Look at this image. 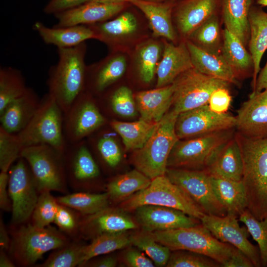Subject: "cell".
Segmentation results:
<instances>
[{"label":"cell","mask_w":267,"mask_h":267,"mask_svg":"<svg viewBox=\"0 0 267 267\" xmlns=\"http://www.w3.org/2000/svg\"><path fill=\"white\" fill-rule=\"evenodd\" d=\"M243 164L247 209L258 220L267 217V137L252 139L236 132Z\"/></svg>","instance_id":"cell-1"},{"label":"cell","mask_w":267,"mask_h":267,"mask_svg":"<svg viewBox=\"0 0 267 267\" xmlns=\"http://www.w3.org/2000/svg\"><path fill=\"white\" fill-rule=\"evenodd\" d=\"M58 61L49 70L48 93L64 113L75 99L86 90L87 67L85 42L68 48H57Z\"/></svg>","instance_id":"cell-2"},{"label":"cell","mask_w":267,"mask_h":267,"mask_svg":"<svg viewBox=\"0 0 267 267\" xmlns=\"http://www.w3.org/2000/svg\"><path fill=\"white\" fill-rule=\"evenodd\" d=\"M10 244L7 252L15 265L31 267L46 253L64 246L72 239L50 225L39 227L30 221L11 225Z\"/></svg>","instance_id":"cell-3"},{"label":"cell","mask_w":267,"mask_h":267,"mask_svg":"<svg viewBox=\"0 0 267 267\" xmlns=\"http://www.w3.org/2000/svg\"><path fill=\"white\" fill-rule=\"evenodd\" d=\"M178 114L172 109L169 110L144 145L134 151L131 156L135 168L151 180L166 174L169 156L179 139L175 131Z\"/></svg>","instance_id":"cell-4"},{"label":"cell","mask_w":267,"mask_h":267,"mask_svg":"<svg viewBox=\"0 0 267 267\" xmlns=\"http://www.w3.org/2000/svg\"><path fill=\"white\" fill-rule=\"evenodd\" d=\"M64 112L48 92L41 98L35 115L17 135L23 147L40 144L51 146L63 154L68 143L64 133Z\"/></svg>","instance_id":"cell-5"},{"label":"cell","mask_w":267,"mask_h":267,"mask_svg":"<svg viewBox=\"0 0 267 267\" xmlns=\"http://www.w3.org/2000/svg\"><path fill=\"white\" fill-rule=\"evenodd\" d=\"M156 240L171 251L187 250L211 258L222 265L239 251L216 238L202 223L193 226L152 232Z\"/></svg>","instance_id":"cell-6"},{"label":"cell","mask_w":267,"mask_h":267,"mask_svg":"<svg viewBox=\"0 0 267 267\" xmlns=\"http://www.w3.org/2000/svg\"><path fill=\"white\" fill-rule=\"evenodd\" d=\"M145 205L175 208L200 220L205 215L203 210L165 175L152 179L147 187L121 202L118 207L129 212Z\"/></svg>","instance_id":"cell-7"},{"label":"cell","mask_w":267,"mask_h":267,"mask_svg":"<svg viewBox=\"0 0 267 267\" xmlns=\"http://www.w3.org/2000/svg\"><path fill=\"white\" fill-rule=\"evenodd\" d=\"M235 128L178 139L173 147L167 168L204 170L215 153L235 134Z\"/></svg>","instance_id":"cell-8"},{"label":"cell","mask_w":267,"mask_h":267,"mask_svg":"<svg viewBox=\"0 0 267 267\" xmlns=\"http://www.w3.org/2000/svg\"><path fill=\"white\" fill-rule=\"evenodd\" d=\"M21 157L28 163L39 193L45 190L69 193L62 153L40 144L23 148Z\"/></svg>","instance_id":"cell-9"},{"label":"cell","mask_w":267,"mask_h":267,"mask_svg":"<svg viewBox=\"0 0 267 267\" xmlns=\"http://www.w3.org/2000/svg\"><path fill=\"white\" fill-rule=\"evenodd\" d=\"M173 84L174 91L171 107L179 114L208 104L215 90L228 88L230 83L204 74L193 67L179 75Z\"/></svg>","instance_id":"cell-10"},{"label":"cell","mask_w":267,"mask_h":267,"mask_svg":"<svg viewBox=\"0 0 267 267\" xmlns=\"http://www.w3.org/2000/svg\"><path fill=\"white\" fill-rule=\"evenodd\" d=\"M8 189L12 202V225L30 221L39 192L30 168L20 157L10 167Z\"/></svg>","instance_id":"cell-11"},{"label":"cell","mask_w":267,"mask_h":267,"mask_svg":"<svg viewBox=\"0 0 267 267\" xmlns=\"http://www.w3.org/2000/svg\"><path fill=\"white\" fill-rule=\"evenodd\" d=\"M90 93L85 90L64 113V133L68 143L86 139L107 120Z\"/></svg>","instance_id":"cell-12"},{"label":"cell","mask_w":267,"mask_h":267,"mask_svg":"<svg viewBox=\"0 0 267 267\" xmlns=\"http://www.w3.org/2000/svg\"><path fill=\"white\" fill-rule=\"evenodd\" d=\"M165 175L182 189L205 214L220 217L227 215L213 191L211 176L205 170L168 168Z\"/></svg>","instance_id":"cell-13"},{"label":"cell","mask_w":267,"mask_h":267,"mask_svg":"<svg viewBox=\"0 0 267 267\" xmlns=\"http://www.w3.org/2000/svg\"><path fill=\"white\" fill-rule=\"evenodd\" d=\"M63 158L68 187L75 192H89L90 185L100 178L101 172L86 140L68 143Z\"/></svg>","instance_id":"cell-14"},{"label":"cell","mask_w":267,"mask_h":267,"mask_svg":"<svg viewBox=\"0 0 267 267\" xmlns=\"http://www.w3.org/2000/svg\"><path fill=\"white\" fill-rule=\"evenodd\" d=\"M236 118L227 113H218L205 105L179 113L175 131L179 139L235 128Z\"/></svg>","instance_id":"cell-15"},{"label":"cell","mask_w":267,"mask_h":267,"mask_svg":"<svg viewBox=\"0 0 267 267\" xmlns=\"http://www.w3.org/2000/svg\"><path fill=\"white\" fill-rule=\"evenodd\" d=\"M200 220L216 238L240 251L254 267H262L259 247L248 239L250 233L246 227L240 226L237 217L229 215L220 217L205 214Z\"/></svg>","instance_id":"cell-16"},{"label":"cell","mask_w":267,"mask_h":267,"mask_svg":"<svg viewBox=\"0 0 267 267\" xmlns=\"http://www.w3.org/2000/svg\"><path fill=\"white\" fill-rule=\"evenodd\" d=\"M119 207L110 205L94 214L82 215L79 227V238L92 240L108 233L127 232L137 229L139 226L135 218Z\"/></svg>","instance_id":"cell-17"},{"label":"cell","mask_w":267,"mask_h":267,"mask_svg":"<svg viewBox=\"0 0 267 267\" xmlns=\"http://www.w3.org/2000/svg\"><path fill=\"white\" fill-rule=\"evenodd\" d=\"M134 212L139 227L151 232L188 227L201 223L199 219L179 210L165 206L142 205Z\"/></svg>","instance_id":"cell-18"},{"label":"cell","mask_w":267,"mask_h":267,"mask_svg":"<svg viewBox=\"0 0 267 267\" xmlns=\"http://www.w3.org/2000/svg\"><path fill=\"white\" fill-rule=\"evenodd\" d=\"M237 113V133L252 139L267 137V89L251 93Z\"/></svg>","instance_id":"cell-19"},{"label":"cell","mask_w":267,"mask_h":267,"mask_svg":"<svg viewBox=\"0 0 267 267\" xmlns=\"http://www.w3.org/2000/svg\"><path fill=\"white\" fill-rule=\"evenodd\" d=\"M124 7V2H86L55 14L58 22L53 26L64 27L103 22L120 12Z\"/></svg>","instance_id":"cell-20"},{"label":"cell","mask_w":267,"mask_h":267,"mask_svg":"<svg viewBox=\"0 0 267 267\" xmlns=\"http://www.w3.org/2000/svg\"><path fill=\"white\" fill-rule=\"evenodd\" d=\"M41 99L31 88L10 102L0 113V126L13 134L21 132L39 108Z\"/></svg>","instance_id":"cell-21"},{"label":"cell","mask_w":267,"mask_h":267,"mask_svg":"<svg viewBox=\"0 0 267 267\" xmlns=\"http://www.w3.org/2000/svg\"><path fill=\"white\" fill-rule=\"evenodd\" d=\"M204 170L212 177L242 180L243 164L235 134L215 153Z\"/></svg>","instance_id":"cell-22"},{"label":"cell","mask_w":267,"mask_h":267,"mask_svg":"<svg viewBox=\"0 0 267 267\" xmlns=\"http://www.w3.org/2000/svg\"><path fill=\"white\" fill-rule=\"evenodd\" d=\"M193 67L186 44L175 45L166 42L162 59L157 67V88L172 84L181 73Z\"/></svg>","instance_id":"cell-23"},{"label":"cell","mask_w":267,"mask_h":267,"mask_svg":"<svg viewBox=\"0 0 267 267\" xmlns=\"http://www.w3.org/2000/svg\"><path fill=\"white\" fill-rule=\"evenodd\" d=\"M174 91V85L141 91L134 96L140 119L148 122L158 123L172 106Z\"/></svg>","instance_id":"cell-24"},{"label":"cell","mask_w":267,"mask_h":267,"mask_svg":"<svg viewBox=\"0 0 267 267\" xmlns=\"http://www.w3.org/2000/svg\"><path fill=\"white\" fill-rule=\"evenodd\" d=\"M33 27L44 43L54 45L57 48L73 47L87 40L96 38L91 27L85 25L50 28L37 21Z\"/></svg>","instance_id":"cell-25"},{"label":"cell","mask_w":267,"mask_h":267,"mask_svg":"<svg viewBox=\"0 0 267 267\" xmlns=\"http://www.w3.org/2000/svg\"><path fill=\"white\" fill-rule=\"evenodd\" d=\"M219 0H186L178 8L176 20L178 28L189 37L200 26L216 14Z\"/></svg>","instance_id":"cell-26"},{"label":"cell","mask_w":267,"mask_h":267,"mask_svg":"<svg viewBox=\"0 0 267 267\" xmlns=\"http://www.w3.org/2000/svg\"><path fill=\"white\" fill-rule=\"evenodd\" d=\"M189 50L193 67L200 72L215 77L230 84H236V77L222 54L206 51L193 42L187 41Z\"/></svg>","instance_id":"cell-27"},{"label":"cell","mask_w":267,"mask_h":267,"mask_svg":"<svg viewBox=\"0 0 267 267\" xmlns=\"http://www.w3.org/2000/svg\"><path fill=\"white\" fill-rule=\"evenodd\" d=\"M250 29L249 47L253 63L252 89L255 88L260 63L267 49V13L261 9L252 8L249 12Z\"/></svg>","instance_id":"cell-28"},{"label":"cell","mask_w":267,"mask_h":267,"mask_svg":"<svg viewBox=\"0 0 267 267\" xmlns=\"http://www.w3.org/2000/svg\"><path fill=\"white\" fill-rule=\"evenodd\" d=\"M211 180L215 194L225 209L227 215L238 218L247 209L246 193L242 180L212 176Z\"/></svg>","instance_id":"cell-29"},{"label":"cell","mask_w":267,"mask_h":267,"mask_svg":"<svg viewBox=\"0 0 267 267\" xmlns=\"http://www.w3.org/2000/svg\"><path fill=\"white\" fill-rule=\"evenodd\" d=\"M128 1L144 14L154 36L162 37L170 41L175 40L176 34L171 20V5L145 0H129Z\"/></svg>","instance_id":"cell-30"},{"label":"cell","mask_w":267,"mask_h":267,"mask_svg":"<svg viewBox=\"0 0 267 267\" xmlns=\"http://www.w3.org/2000/svg\"><path fill=\"white\" fill-rule=\"evenodd\" d=\"M151 179L134 169L110 179L105 185L110 203H121L147 187Z\"/></svg>","instance_id":"cell-31"},{"label":"cell","mask_w":267,"mask_h":267,"mask_svg":"<svg viewBox=\"0 0 267 267\" xmlns=\"http://www.w3.org/2000/svg\"><path fill=\"white\" fill-rule=\"evenodd\" d=\"M126 69V61L123 56L107 60L91 73L86 71V90L103 93L123 76Z\"/></svg>","instance_id":"cell-32"},{"label":"cell","mask_w":267,"mask_h":267,"mask_svg":"<svg viewBox=\"0 0 267 267\" xmlns=\"http://www.w3.org/2000/svg\"><path fill=\"white\" fill-rule=\"evenodd\" d=\"M250 0H223L222 16L225 29L245 45L250 35Z\"/></svg>","instance_id":"cell-33"},{"label":"cell","mask_w":267,"mask_h":267,"mask_svg":"<svg viewBox=\"0 0 267 267\" xmlns=\"http://www.w3.org/2000/svg\"><path fill=\"white\" fill-rule=\"evenodd\" d=\"M110 128L122 137L127 150L135 151L141 148L153 133L157 123L141 119L133 122L117 120L109 122Z\"/></svg>","instance_id":"cell-34"},{"label":"cell","mask_w":267,"mask_h":267,"mask_svg":"<svg viewBox=\"0 0 267 267\" xmlns=\"http://www.w3.org/2000/svg\"><path fill=\"white\" fill-rule=\"evenodd\" d=\"M222 55L233 71L236 78L246 75L252 68V56L242 42L225 28Z\"/></svg>","instance_id":"cell-35"},{"label":"cell","mask_w":267,"mask_h":267,"mask_svg":"<svg viewBox=\"0 0 267 267\" xmlns=\"http://www.w3.org/2000/svg\"><path fill=\"white\" fill-rule=\"evenodd\" d=\"M56 198L59 204L69 207L83 215L94 214L109 206L111 203L106 192L76 191Z\"/></svg>","instance_id":"cell-36"},{"label":"cell","mask_w":267,"mask_h":267,"mask_svg":"<svg viewBox=\"0 0 267 267\" xmlns=\"http://www.w3.org/2000/svg\"><path fill=\"white\" fill-rule=\"evenodd\" d=\"M130 245V234L127 232L99 235L91 240L89 244H86L84 251V261L81 265L91 258L126 248Z\"/></svg>","instance_id":"cell-37"},{"label":"cell","mask_w":267,"mask_h":267,"mask_svg":"<svg viewBox=\"0 0 267 267\" xmlns=\"http://www.w3.org/2000/svg\"><path fill=\"white\" fill-rule=\"evenodd\" d=\"M85 245V244L81 242V239H72L64 246L53 250L43 263L36 267H80L84 261Z\"/></svg>","instance_id":"cell-38"},{"label":"cell","mask_w":267,"mask_h":267,"mask_svg":"<svg viewBox=\"0 0 267 267\" xmlns=\"http://www.w3.org/2000/svg\"><path fill=\"white\" fill-rule=\"evenodd\" d=\"M131 245L143 251L157 267L166 266L169 261L171 250L159 243L152 232L141 229L130 234Z\"/></svg>","instance_id":"cell-39"},{"label":"cell","mask_w":267,"mask_h":267,"mask_svg":"<svg viewBox=\"0 0 267 267\" xmlns=\"http://www.w3.org/2000/svg\"><path fill=\"white\" fill-rule=\"evenodd\" d=\"M24 78L19 70L11 67L0 68V113L26 90Z\"/></svg>","instance_id":"cell-40"},{"label":"cell","mask_w":267,"mask_h":267,"mask_svg":"<svg viewBox=\"0 0 267 267\" xmlns=\"http://www.w3.org/2000/svg\"><path fill=\"white\" fill-rule=\"evenodd\" d=\"M95 137L90 135L86 141L92 145L103 164L109 168H116L120 163L122 153L120 147L113 136L108 131H103Z\"/></svg>","instance_id":"cell-41"},{"label":"cell","mask_w":267,"mask_h":267,"mask_svg":"<svg viewBox=\"0 0 267 267\" xmlns=\"http://www.w3.org/2000/svg\"><path fill=\"white\" fill-rule=\"evenodd\" d=\"M137 28V20L134 15L129 12H125L112 20L103 22L95 28L91 27L96 38L107 40L131 34Z\"/></svg>","instance_id":"cell-42"},{"label":"cell","mask_w":267,"mask_h":267,"mask_svg":"<svg viewBox=\"0 0 267 267\" xmlns=\"http://www.w3.org/2000/svg\"><path fill=\"white\" fill-rule=\"evenodd\" d=\"M193 43L210 52L220 53V32L218 17L216 14L197 28L189 36Z\"/></svg>","instance_id":"cell-43"},{"label":"cell","mask_w":267,"mask_h":267,"mask_svg":"<svg viewBox=\"0 0 267 267\" xmlns=\"http://www.w3.org/2000/svg\"><path fill=\"white\" fill-rule=\"evenodd\" d=\"M48 190L39 193L30 222L39 227H45L54 222L59 203Z\"/></svg>","instance_id":"cell-44"},{"label":"cell","mask_w":267,"mask_h":267,"mask_svg":"<svg viewBox=\"0 0 267 267\" xmlns=\"http://www.w3.org/2000/svg\"><path fill=\"white\" fill-rule=\"evenodd\" d=\"M238 218L245 224L250 234L258 243L262 267H267V217L259 221L246 209Z\"/></svg>","instance_id":"cell-45"},{"label":"cell","mask_w":267,"mask_h":267,"mask_svg":"<svg viewBox=\"0 0 267 267\" xmlns=\"http://www.w3.org/2000/svg\"><path fill=\"white\" fill-rule=\"evenodd\" d=\"M23 147L17 134L9 133L0 126V169L8 172L20 157Z\"/></svg>","instance_id":"cell-46"},{"label":"cell","mask_w":267,"mask_h":267,"mask_svg":"<svg viewBox=\"0 0 267 267\" xmlns=\"http://www.w3.org/2000/svg\"><path fill=\"white\" fill-rule=\"evenodd\" d=\"M107 98L108 107L113 113L124 117H133L136 115L135 101L129 88L120 87Z\"/></svg>","instance_id":"cell-47"},{"label":"cell","mask_w":267,"mask_h":267,"mask_svg":"<svg viewBox=\"0 0 267 267\" xmlns=\"http://www.w3.org/2000/svg\"><path fill=\"white\" fill-rule=\"evenodd\" d=\"M173 251L166 267H222L221 264L203 254L182 250Z\"/></svg>","instance_id":"cell-48"},{"label":"cell","mask_w":267,"mask_h":267,"mask_svg":"<svg viewBox=\"0 0 267 267\" xmlns=\"http://www.w3.org/2000/svg\"><path fill=\"white\" fill-rule=\"evenodd\" d=\"M160 53L159 45L150 42L143 45L138 53V71L140 78L146 83L153 79Z\"/></svg>","instance_id":"cell-49"},{"label":"cell","mask_w":267,"mask_h":267,"mask_svg":"<svg viewBox=\"0 0 267 267\" xmlns=\"http://www.w3.org/2000/svg\"><path fill=\"white\" fill-rule=\"evenodd\" d=\"M82 214L66 206L59 204L53 222L63 233L72 239L79 238Z\"/></svg>","instance_id":"cell-50"},{"label":"cell","mask_w":267,"mask_h":267,"mask_svg":"<svg viewBox=\"0 0 267 267\" xmlns=\"http://www.w3.org/2000/svg\"><path fill=\"white\" fill-rule=\"evenodd\" d=\"M232 97L228 88H220L211 94L208 106L213 111L218 113H225L230 107Z\"/></svg>","instance_id":"cell-51"},{"label":"cell","mask_w":267,"mask_h":267,"mask_svg":"<svg viewBox=\"0 0 267 267\" xmlns=\"http://www.w3.org/2000/svg\"><path fill=\"white\" fill-rule=\"evenodd\" d=\"M122 255L123 263L129 267H154L153 262L141 250L128 248Z\"/></svg>","instance_id":"cell-52"},{"label":"cell","mask_w":267,"mask_h":267,"mask_svg":"<svg viewBox=\"0 0 267 267\" xmlns=\"http://www.w3.org/2000/svg\"><path fill=\"white\" fill-rule=\"evenodd\" d=\"M89 0H50L44 8L47 14L57 13L76 7Z\"/></svg>","instance_id":"cell-53"},{"label":"cell","mask_w":267,"mask_h":267,"mask_svg":"<svg viewBox=\"0 0 267 267\" xmlns=\"http://www.w3.org/2000/svg\"><path fill=\"white\" fill-rule=\"evenodd\" d=\"M8 172L0 171V208L1 210L5 212H10L12 210V202L8 189Z\"/></svg>","instance_id":"cell-54"},{"label":"cell","mask_w":267,"mask_h":267,"mask_svg":"<svg viewBox=\"0 0 267 267\" xmlns=\"http://www.w3.org/2000/svg\"><path fill=\"white\" fill-rule=\"evenodd\" d=\"M118 259L113 255H106L98 259L91 258L83 264L81 267H115L117 265Z\"/></svg>","instance_id":"cell-55"},{"label":"cell","mask_w":267,"mask_h":267,"mask_svg":"<svg viewBox=\"0 0 267 267\" xmlns=\"http://www.w3.org/2000/svg\"><path fill=\"white\" fill-rule=\"evenodd\" d=\"M250 259L240 251L223 265L222 267H253Z\"/></svg>","instance_id":"cell-56"},{"label":"cell","mask_w":267,"mask_h":267,"mask_svg":"<svg viewBox=\"0 0 267 267\" xmlns=\"http://www.w3.org/2000/svg\"><path fill=\"white\" fill-rule=\"evenodd\" d=\"M10 235L6 229L2 217L0 218V250L8 252L10 244Z\"/></svg>","instance_id":"cell-57"},{"label":"cell","mask_w":267,"mask_h":267,"mask_svg":"<svg viewBox=\"0 0 267 267\" xmlns=\"http://www.w3.org/2000/svg\"><path fill=\"white\" fill-rule=\"evenodd\" d=\"M266 89H267V61L259 73L255 88L251 93L259 92Z\"/></svg>","instance_id":"cell-58"},{"label":"cell","mask_w":267,"mask_h":267,"mask_svg":"<svg viewBox=\"0 0 267 267\" xmlns=\"http://www.w3.org/2000/svg\"><path fill=\"white\" fill-rule=\"evenodd\" d=\"M16 265L9 256L7 252L0 250V267H14Z\"/></svg>","instance_id":"cell-59"},{"label":"cell","mask_w":267,"mask_h":267,"mask_svg":"<svg viewBox=\"0 0 267 267\" xmlns=\"http://www.w3.org/2000/svg\"><path fill=\"white\" fill-rule=\"evenodd\" d=\"M129 0H89L88 2H99L104 3H117V2H124L125 1H128Z\"/></svg>","instance_id":"cell-60"},{"label":"cell","mask_w":267,"mask_h":267,"mask_svg":"<svg viewBox=\"0 0 267 267\" xmlns=\"http://www.w3.org/2000/svg\"><path fill=\"white\" fill-rule=\"evenodd\" d=\"M257 3L261 5L267 7V0H258Z\"/></svg>","instance_id":"cell-61"}]
</instances>
